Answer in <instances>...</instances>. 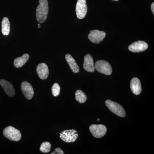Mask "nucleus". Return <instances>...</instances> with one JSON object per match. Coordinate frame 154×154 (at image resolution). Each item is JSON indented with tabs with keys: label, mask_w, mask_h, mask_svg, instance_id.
I'll list each match as a JSON object with an SVG mask.
<instances>
[{
	"label": "nucleus",
	"mask_w": 154,
	"mask_h": 154,
	"mask_svg": "<svg viewBox=\"0 0 154 154\" xmlns=\"http://www.w3.org/2000/svg\"><path fill=\"white\" fill-rule=\"evenodd\" d=\"M39 5L36 10V18L39 23H44L48 15V0H39Z\"/></svg>",
	"instance_id": "nucleus-1"
},
{
	"label": "nucleus",
	"mask_w": 154,
	"mask_h": 154,
	"mask_svg": "<svg viewBox=\"0 0 154 154\" xmlns=\"http://www.w3.org/2000/svg\"><path fill=\"white\" fill-rule=\"evenodd\" d=\"M105 105L108 109L115 115L121 117H125L126 116V113L124 108L118 103L111 100H107L105 102Z\"/></svg>",
	"instance_id": "nucleus-2"
},
{
	"label": "nucleus",
	"mask_w": 154,
	"mask_h": 154,
	"mask_svg": "<svg viewBox=\"0 0 154 154\" xmlns=\"http://www.w3.org/2000/svg\"><path fill=\"white\" fill-rule=\"evenodd\" d=\"M3 134L9 140L14 141H19L22 137L21 132L14 127L8 126L3 131Z\"/></svg>",
	"instance_id": "nucleus-3"
},
{
	"label": "nucleus",
	"mask_w": 154,
	"mask_h": 154,
	"mask_svg": "<svg viewBox=\"0 0 154 154\" xmlns=\"http://www.w3.org/2000/svg\"><path fill=\"white\" fill-rule=\"evenodd\" d=\"M95 69L99 72L107 75H110L112 73L111 65L105 60L97 61L95 64Z\"/></svg>",
	"instance_id": "nucleus-4"
},
{
	"label": "nucleus",
	"mask_w": 154,
	"mask_h": 154,
	"mask_svg": "<svg viewBox=\"0 0 154 154\" xmlns=\"http://www.w3.org/2000/svg\"><path fill=\"white\" fill-rule=\"evenodd\" d=\"M60 137L65 142L73 143L78 137V133L75 129L67 130L62 131L60 134Z\"/></svg>",
	"instance_id": "nucleus-5"
},
{
	"label": "nucleus",
	"mask_w": 154,
	"mask_h": 154,
	"mask_svg": "<svg viewBox=\"0 0 154 154\" xmlns=\"http://www.w3.org/2000/svg\"><path fill=\"white\" fill-rule=\"evenodd\" d=\"M89 129L93 136L97 138L104 136L107 130V128L103 125H91Z\"/></svg>",
	"instance_id": "nucleus-6"
},
{
	"label": "nucleus",
	"mask_w": 154,
	"mask_h": 154,
	"mask_svg": "<svg viewBox=\"0 0 154 154\" xmlns=\"http://www.w3.org/2000/svg\"><path fill=\"white\" fill-rule=\"evenodd\" d=\"M88 12L86 0H78L76 6V13L78 19H82L85 17Z\"/></svg>",
	"instance_id": "nucleus-7"
},
{
	"label": "nucleus",
	"mask_w": 154,
	"mask_h": 154,
	"mask_svg": "<svg viewBox=\"0 0 154 154\" xmlns=\"http://www.w3.org/2000/svg\"><path fill=\"white\" fill-rule=\"evenodd\" d=\"M105 36L106 33L104 31L97 30H91L88 35V38L93 43L98 44L102 41Z\"/></svg>",
	"instance_id": "nucleus-8"
},
{
	"label": "nucleus",
	"mask_w": 154,
	"mask_h": 154,
	"mask_svg": "<svg viewBox=\"0 0 154 154\" xmlns=\"http://www.w3.org/2000/svg\"><path fill=\"white\" fill-rule=\"evenodd\" d=\"M148 48V45L146 42L139 40L130 45L128 47V49L132 52L139 53L145 51Z\"/></svg>",
	"instance_id": "nucleus-9"
},
{
	"label": "nucleus",
	"mask_w": 154,
	"mask_h": 154,
	"mask_svg": "<svg viewBox=\"0 0 154 154\" xmlns=\"http://www.w3.org/2000/svg\"><path fill=\"white\" fill-rule=\"evenodd\" d=\"M21 90L26 99L30 100L34 95V91L30 83L27 82H23L21 84Z\"/></svg>",
	"instance_id": "nucleus-10"
},
{
	"label": "nucleus",
	"mask_w": 154,
	"mask_h": 154,
	"mask_svg": "<svg viewBox=\"0 0 154 154\" xmlns=\"http://www.w3.org/2000/svg\"><path fill=\"white\" fill-rule=\"evenodd\" d=\"M84 69L90 72H94L95 71L94 59L90 54H88L84 57V63L83 65Z\"/></svg>",
	"instance_id": "nucleus-11"
},
{
	"label": "nucleus",
	"mask_w": 154,
	"mask_h": 154,
	"mask_svg": "<svg viewBox=\"0 0 154 154\" xmlns=\"http://www.w3.org/2000/svg\"><path fill=\"white\" fill-rule=\"evenodd\" d=\"M36 72L39 78L42 80L47 79L49 75L48 66L45 63L39 64L36 67Z\"/></svg>",
	"instance_id": "nucleus-12"
},
{
	"label": "nucleus",
	"mask_w": 154,
	"mask_h": 154,
	"mask_svg": "<svg viewBox=\"0 0 154 154\" xmlns=\"http://www.w3.org/2000/svg\"><path fill=\"white\" fill-rule=\"evenodd\" d=\"M0 85L2 87L6 94L10 97H14L15 95L14 87L8 81L4 79L0 80Z\"/></svg>",
	"instance_id": "nucleus-13"
},
{
	"label": "nucleus",
	"mask_w": 154,
	"mask_h": 154,
	"mask_svg": "<svg viewBox=\"0 0 154 154\" xmlns=\"http://www.w3.org/2000/svg\"><path fill=\"white\" fill-rule=\"evenodd\" d=\"M130 88L133 93L136 95L140 94L142 91L140 81L137 78H133L131 81Z\"/></svg>",
	"instance_id": "nucleus-14"
},
{
	"label": "nucleus",
	"mask_w": 154,
	"mask_h": 154,
	"mask_svg": "<svg viewBox=\"0 0 154 154\" xmlns=\"http://www.w3.org/2000/svg\"><path fill=\"white\" fill-rule=\"evenodd\" d=\"M65 58L73 72L74 73H78L79 72V67L74 58L70 54H67L66 55Z\"/></svg>",
	"instance_id": "nucleus-15"
},
{
	"label": "nucleus",
	"mask_w": 154,
	"mask_h": 154,
	"mask_svg": "<svg viewBox=\"0 0 154 154\" xmlns=\"http://www.w3.org/2000/svg\"><path fill=\"white\" fill-rule=\"evenodd\" d=\"M29 55L28 54H25L20 57L15 59L14 61V65L15 67L20 68L23 66L28 60Z\"/></svg>",
	"instance_id": "nucleus-16"
},
{
	"label": "nucleus",
	"mask_w": 154,
	"mask_h": 154,
	"mask_svg": "<svg viewBox=\"0 0 154 154\" xmlns=\"http://www.w3.org/2000/svg\"><path fill=\"white\" fill-rule=\"evenodd\" d=\"M2 32L5 36H8L10 33V23L9 19L7 17H4L2 21Z\"/></svg>",
	"instance_id": "nucleus-17"
},
{
	"label": "nucleus",
	"mask_w": 154,
	"mask_h": 154,
	"mask_svg": "<svg viewBox=\"0 0 154 154\" xmlns=\"http://www.w3.org/2000/svg\"><path fill=\"white\" fill-rule=\"evenodd\" d=\"M75 97L76 101L80 103H85L87 99V97L85 94L80 90L76 91Z\"/></svg>",
	"instance_id": "nucleus-18"
},
{
	"label": "nucleus",
	"mask_w": 154,
	"mask_h": 154,
	"mask_svg": "<svg viewBox=\"0 0 154 154\" xmlns=\"http://www.w3.org/2000/svg\"><path fill=\"white\" fill-rule=\"evenodd\" d=\"M51 144L48 142H44L41 144L40 147V151L43 153H48L50 151Z\"/></svg>",
	"instance_id": "nucleus-19"
},
{
	"label": "nucleus",
	"mask_w": 154,
	"mask_h": 154,
	"mask_svg": "<svg viewBox=\"0 0 154 154\" xmlns=\"http://www.w3.org/2000/svg\"><path fill=\"white\" fill-rule=\"evenodd\" d=\"M60 88L57 83H55L54 84L51 88V92L53 96L57 97L60 94Z\"/></svg>",
	"instance_id": "nucleus-20"
},
{
	"label": "nucleus",
	"mask_w": 154,
	"mask_h": 154,
	"mask_svg": "<svg viewBox=\"0 0 154 154\" xmlns=\"http://www.w3.org/2000/svg\"><path fill=\"white\" fill-rule=\"evenodd\" d=\"M63 151L60 148H57L55 149L54 151L51 153V154H63Z\"/></svg>",
	"instance_id": "nucleus-21"
},
{
	"label": "nucleus",
	"mask_w": 154,
	"mask_h": 154,
	"mask_svg": "<svg viewBox=\"0 0 154 154\" xmlns=\"http://www.w3.org/2000/svg\"><path fill=\"white\" fill-rule=\"evenodd\" d=\"M151 10L152 11V12L153 14H154V3H152L151 5Z\"/></svg>",
	"instance_id": "nucleus-22"
},
{
	"label": "nucleus",
	"mask_w": 154,
	"mask_h": 154,
	"mask_svg": "<svg viewBox=\"0 0 154 154\" xmlns=\"http://www.w3.org/2000/svg\"><path fill=\"white\" fill-rule=\"evenodd\" d=\"M41 28V26H38V28Z\"/></svg>",
	"instance_id": "nucleus-23"
},
{
	"label": "nucleus",
	"mask_w": 154,
	"mask_h": 154,
	"mask_svg": "<svg viewBox=\"0 0 154 154\" xmlns=\"http://www.w3.org/2000/svg\"><path fill=\"white\" fill-rule=\"evenodd\" d=\"M113 1H115V2H116V1H118L119 0H113Z\"/></svg>",
	"instance_id": "nucleus-24"
},
{
	"label": "nucleus",
	"mask_w": 154,
	"mask_h": 154,
	"mask_svg": "<svg viewBox=\"0 0 154 154\" xmlns=\"http://www.w3.org/2000/svg\"><path fill=\"white\" fill-rule=\"evenodd\" d=\"M38 26H40V24H38Z\"/></svg>",
	"instance_id": "nucleus-25"
}]
</instances>
